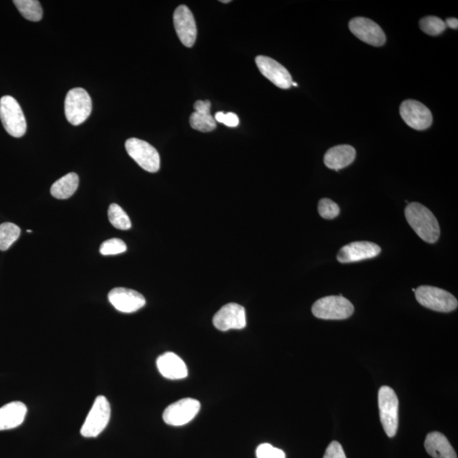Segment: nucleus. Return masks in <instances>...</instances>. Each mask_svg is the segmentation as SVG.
Here are the masks:
<instances>
[{
  "label": "nucleus",
  "instance_id": "nucleus-27",
  "mask_svg": "<svg viewBox=\"0 0 458 458\" xmlns=\"http://www.w3.org/2000/svg\"><path fill=\"white\" fill-rule=\"evenodd\" d=\"M340 209L335 201L324 198L319 202V213L324 219L332 220L340 215Z\"/></svg>",
  "mask_w": 458,
  "mask_h": 458
},
{
  "label": "nucleus",
  "instance_id": "nucleus-19",
  "mask_svg": "<svg viewBox=\"0 0 458 458\" xmlns=\"http://www.w3.org/2000/svg\"><path fill=\"white\" fill-rule=\"evenodd\" d=\"M27 406L23 402L13 401L0 408V431L15 429L25 420Z\"/></svg>",
  "mask_w": 458,
  "mask_h": 458
},
{
  "label": "nucleus",
  "instance_id": "nucleus-12",
  "mask_svg": "<svg viewBox=\"0 0 458 458\" xmlns=\"http://www.w3.org/2000/svg\"><path fill=\"white\" fill-rule=\"evenodd\" d=\"M349 28L355 36L367 45L379 47L387 42V37L378 24L365 17H356L350 21Z\"/></svg>",
  "mask_w": 458,
  "mask_h": 458
},
{
  "label": "nucleus",
  "instance_id": "nucleus-31",
  "mask_svg": "<svg viewBox=\"0 0 458 458\" xmlns=\"http://www.w3.org/2000/svg\"><path fill=\"white\" fill-rule=\"evenodd\" d=\"M324 458H346L344 449L338 442L329 444Z\"/></svg>",
  "mask_w": 458,
  "mask_h": 458
},
{
  "label": "nucleus",
  "instance_id": "nucleus-28",
  "mask_svg": "<svg viewBox=\"0 0 458 458\" xmlns=\"http://www.w3.org/2000/svg\"><path fill=\"white\" fill-rule=\"evenodd\" d=\"M127 251L126 244L120 239H110L102 243L100 252L103 256H114Z\"/></svg>",
  "mask_w": 458,
  "mask_h": 458
},
{
  "label": "nucleus",
  "instance_id": "nucleus-24",
  "mask_svg": "<svg viewBox=\"0 0 458 458\" xmlns=\"http://www.w3.org/2000/svg\"><path fill=\"white\" fill-rule=\"evenodd\" d=\"M108 217L111 224L115 229L127 230L131 229L132 224L130 217L118 204H111L108 210Z\"/></svg>",
  "mask_w": 458,
  "mask_h": 458
},
{
  "label": "nucleus",
  "instance_id": "nucleus-1",
  "mask_svg": "<svg viewBox=\"0 0 458 458\" xmlns=\"http://www.w3.org/2000/svg\"><path fill=\"white\" fill-rule=\"evenodd\" d=\"M405 217L414 232L423 241L430 244L437 242L440 234V225L430 209L420 203H410L405 209Z\"/></svg>",
  "mask_w": 458,
  "mask_h": 458
},
{
  "label": "nucleus",
  "instance_id": "nucleus-29",
  "mask_svg": "<svg viewBox=\"0 0 458 458\" xmlns=\"http://www.w3.org/2000/svg\"><path fill=\"white\" fill-rule=\"evenodd\" d=\"M258 458H285V453L280 449L273 447L272 445L265 443L260 445L256 449Z\"/></svg>",
  "mask_w": 458,
  "mask_h": 458
},
{
  "label": "nucleus",
  "instance_id": "nucleus-18",
  "mask_svg": "<svg viewBox=\"0 0 458 458\" xmlns=\"http://www.w3.org/2000/svg\"><path fill=\"white\" fill-rule=\"evenodd\" d=\"M356 158V149L348 144L337 145L329 149L324 156V164L328 168L339 171L350 166Z\"/></svg>",
  "mask_w": 458,
  "mask_h": 458
},
{
  "label": "nucleus",
  "instance_id": "nucleus-20",
  "mask_svg": "<svg viewBox=\"0 0 458 458\" xmlns=\"http://www.w3.org/2000/svg\"><path fill=\"white\" fill-rule=\"evenodd\" d=\"M425 447L426 452L434 458H457L454 449L446 436L440 432L428 434Z\"/></svg>",
  "mask_w": 458,
  "mask_h": 458
},
{
  "label": "nucleus",
  "instance_id": "nucleus-17",
  "mask_svg": "<svg viewBox=\"0 0 458 458\" xmlns=\"http://www.w3.org/2000/svg\"><path fill=\"white\" fill-rule=\"evenodd\" d=\"M160 374L166 379H182L188 376V368L181 357L173 353H166L157 358Z\"/></svg>",
  "mask_w": 458,
  "mask_h": 458
},
{
  "label": "nucleus",
  "instance_id": "nucleus-9",
  "mask_svg": "<svg viewBox=\"0 0 458 458\" xmlns=\"http://www.w3.org/2000/svg\"><path fill=\"white\" fill-rule=\"evenodd\" d=\"M199 401L193 398H184L166 408L164 413V420L166 425L183 426L194 419L200 412Z\"/></svg>",
  "mask_w": 458,
  "mask_h": 458
},
{
  "label": "nucleus",
  "instance_id": "nucleus-15",
  "mask_svg": "<svg viewBox=\"0 0 458 458\" xmlns=\"http://www.w3.org/2000/svg\"><path fill=\"white\" fill-rule=\"evenodd\" d=\"M381 253V248L375 243L356 241L341 248L337 255L340 263H353L376 258Z\"/></svg>",
  "mask_w": 458,
  "mask_h": 458
},
{
  "label": "nucleus",
  "instance_id": "nucleus-34",
  "mask_svg": "<svg viewBox=\"0 0 458 458\" xmlns=\"http://www.w3.org/2000/svg\"><path fill=\"white\" fill-rule=\"evenodd\" d=\"M221 2L224 3V4H225V3L227 4V3H230L231 1H230V0H222Z\"/></svg>",
  "mask_w": 458,
  "mask_h": 458
},
{
  "label": "nucleus",
  "instance_id": "nucleus-32",
  "mask_svg": "<svg viewBox=\"0 0 458 458\" xmlns=\"http://www.w3.org/2000/svg\"><path fill=\"white\" fill-rule=\"evenodd\" d=\"M211 105V102L209 101H198L195 103L194 108L196 113L207 115L211 114L210 113Z\"/></svg>",
  "mask_w": 458,
  "mask_h": 458
},
{
  "label": "nucleus",
  "instance_id": "nucleus-26",
  "mask_svg": "<svg viewBox=\"0 0 458 458\" xmlns=\"http://www.w3.org/2000/svg\"><path fill=\"white\" fill-rule=\"evenodd\" d=\"M420 28L423 33L430 36H437L447 28L446 23L439 17L426 16L420 21Z\"/></svg>",
  "mask_w": 458,
  "mask_h": 458
},
{
  "label": "nucleus",
  "instance_id": "nucleus-11",
  "mask_svg": "<svg viewBox=\"0 0 458 458\" xmlns=\"http://www.w3.org/2000/svg\"><path fill=\"white\" fill-rule=\"evenodd\" d=\"M213 324L220 331L242 329L246 326L245 307L237 303H229L222 307L213 318Z\"/></svg>",
  "mask_w": 458,
  "mask_h": 458
},
{
  "label": "nucleus",
  "instance_id": "nucleus-35",
  "mask_svg": "<svg viewBox=\"0 0 458 458\" xmlns=\"http://www.w3.org/2000/svg\"><path fill=\"white\" fill-rule=\"evenodd\" d=\"M292 85H293V86H294V87H297V86H298V84H297V83H294V82H293V83H292Z\"/></svg>",
  "mask_w": 458,
  "mask_h": 458
},
{
  "label": "nucleus",
  "instance_id": "nucleus-33",
  "mask_svg": "<svg viewBox=\"0 0 458 458\" xmlns=\"http://www.w3.org/2000/svg\"><path fill=\"white\" fill-rule=\"evenodd\" d=\"M446 25L452 29H457L458 20L457 18H447L446 21Z\"/></svg>",
  "mask_w": 458,
  "mask_h": 458
},
{
  "label": "nucleus",
  "instance_id": "nucleus-22",
  "mask_svg": "<svg viewBox=\"0 0 458 458\" xmlns=\"http://www.w3.org/2000/svg\"><path fill=\"white\" fill-rule=\"evenodd\" d=\"M15 6L25 19L40 21L42 17V8L37 0H15Z\"/></svg>",
  "mask_w": 458,
  "mask_h": 458
},
{
  "label": "nucleus",
  "instance_id": "nucleus-10",
  "mask_svg": "<svg viewBox=\"0 0 458 458\" xmlns=\"http://www.w3.org/2000/svg\"><path fill=\"white\" fill-rule=\"evenodd\" d=\"M400 114L408 126L415 130H425L433 122L430 109L417 101L408 100L402 102L400 106Z\"/></svg>",
  "mask_w": 458,
  "mask_h": 458
},
{
  "label": "nucleus",
  "instance_id": "nucleus-25",
  "mask_svg": "<svg viewBox=\"0 0 458 458\" xmlns=\"http://www.w3.org/2000/svg\"><path fill=\"white\" fill-rule=\"evenodd\" d=\"M190 122L192 128L200 132H212L217 128L216 120L211 114L194 113L190 115Z\"/></svg>",
  "mask_w": 458,
  "mask_h": 458
},
{
  "label": "nucleus",
  "instance_id": "nucleus-14",
  "mask_svg": "<svg viewBox=\"0 0 458 458\" xmlns=\"http://www.w3.org/2000/svg\"><path fill=\"white\" fill-rule=\"evenodd\" d=\"M173 23L179 40L184 46L191 48L197 38V27L194 15L186 6H178L174 11Z\"/></svg>",
  "mask_w": 458,
  "mask_h": 458
},
{
  "label": "nucleus",
  "instance_id": "nucleus-13",
  "mask_svg": "<svg viewBox=\"0 0 458 458\" xmlns=\"http://www.w3.org/2000/svg\"><path fill=\"white\" fill-rule=\"evenodd\" d=\"M256 63L261 74L271 81L277 87L288 89L292 86V76L289 71L275 59L264 57V55H259L256 58Z\"/></svg>",
  "mask_w": 458,
  "mask_h": 458
},
{
  "label": "nucleus",
  "instance_id": "nucleus-6",
  "mask_svg": "<svg viewBox=\"0 0 458 458\" xmlns=\"http://www.w3.org/2000/svg\"><path fill=\"white\" fill-rule=\"evenodd\" d=\"M92 113V100L82 88H75L67 93L65 101V114L71 125L79 126L88 118Z\"/></svg>",
  "mask_w": 458,
  "mask_h": 458
},
{
  "label": "nucleus",
  "instance_id": "nucleus-21",
  "mask_svg": "<svg viewBox=\"0 0 458 458\" xmlns=\"http://www.w3.org/2000/svg\"><path fill=\"white\" fill-rule=\"evenodd\" d=\"M79 185V178L74 173H70L66 176L58 179L51 186L50 193L55 198L67 200L74 195Z\"/></svg>",
  "mask_w": 458,
  "mask_h": 458
},
{
  "label": "nucleus",
  "instance_id": "nucleus-4",
  "mask_svg": "<svg viewBox=\"0 0 458 458\" xmlns=\"http://www.w3.org/2000/svg\"><path fill=\"white\" fill-rule=\"evenodd\" d=\"M420 305L439 312H451L457 309L458 302L448 291L433 286L423 285L415 290Z\"/></svg>",
  "mask_w": 458,
  "mask_h": 458
},
{
  "label": "nucleus",
  "instance_id": "nucleus-3",
  "mask_svg": "<svg viewBox=\"0 0 458 458\" xmlns=\"http://www.w3.org/2000/svg\"><path fill=\"white\" fill-rule=\"evenodd\" d=\"M316 318L324 320H345L354 314V306L342 295L321 298L311 307Z\"/></svg>",
  "mask_w": 458,
  "mask_h": 458
},
{
  "label": "nucleus",
  "instance_id": "nucleus-30",
  "mask_svg": "<svg viewBox=\"0 0 458 458\" xmlns=\"http://www.w3.org/2000/svg\"><path fill=\"white\" fill-rule=\"evenodd\" d=\"M216 121L220 123H224V125L229 127H235L239 125V119L236 114L233 113H224L222 111L217 113L215 115Z\"/></svg>",
  "mask_w": 458,
  "mask_h": 458
},
{
  "label": "nucleus",
  "instance_id": "nucleus-5",
  "mask_svg": "<svg viewBox=\"0 0 458 458\" xmlns=\"http://www.w3.org/2000/svg\"><path fill=\"white\" fill-rule=\"evenodd\" d=\"M0 119L4 130L15 138H21L27 132V122L23 111L19 103L11 96L0 98Z\"/></svg>",
  "mask_w": 458,
  "mask_h": 458
},
{
  "label": "nucleus",
  "instance_id": "nucleus-36",
  "mask_svg": "<svg viewBox=\"0 0 458 458\" xmlns=\"http://www.w3.org/2000/svg\"><path fill=\"white\" fill-rule=\"evenodd\" d=\"M27 232H28V233H32V232H33V231H32V230H28V231H27Z\"/></svg>",
  "mask_w": 458,
  "mask_h": 458
},
{
  "label": "nucleus",
  "instance_id": "nucleus-16",
  "mask_svg": "<svg viewBox=\"0 0 458 458\" xmlns=\"http://www.w3.org/2000/svg\"><path fill=\"white\" fill-rule=\"evenodd\" d=\"M108 299L115 309L124 314H132L139 311L147 303L143 295L138 291L126 288L111 290Z\"/></svg>",
  "mask_w": 458,
  "mask_h": 458
},
{
  "label": "nucleus",
  "instance_id": "nucleus-2",
  "mask_svg": "<svg viewBox=\"0 0 458 458\" xmlns=\"http://www.w3.org/2000/svg\"><path fill=\"white\" fill-rule=\"evenodd\" d=\"M379 408L385 433L392 438L396 435L399 425V400L391 387H382L379 389Z\"/></svg>",
  "mask_w": 458,
  "mask_h": 458
},
{
  "label": "nucleus",
  "instance_id": "nucleus-8",
  "mask_svg": "<svg viewBox=\"0 0 458 458\" xmlns=\"http://www.w3.org/2000/svg\"><path fill=\"white\" fill-rule=\"evenodd\" d=\"M125 147L128 155L140 168L152 173L159 171L161 166L159 153L147 141L132 138L126 141Z\"/></svg>",
  "mask_w": 458,
  "mask_h": 458
},
{
  "label": "nucleus",
  "instance_id": "nucleus-7",
  "mask_svg": "<svg viewBox=\"0 0 458 458\" xmlns=\"http://www.w3.org/2000/svg\"><path fill=\"white\" fill-rule=\"evenodd\" d=\"M110 418V405L106 397H96L92 408L81 429L84 437L94 438L100 435L108 425Z\"/></svg>",
  "mask_w": 458,
  "mask_h": 458
},
{
  "label": "nucleus",
  "instance_id": "nucleus-23",
  "mask_svg": "<svg viewBox=\"0 0 458 458\" xmlns=\"http://www.w3.org/2000/svg\"><path fill=\"white\" fill-rule=\"evenodd\" d=\"M21 229L11 222L0 225V251H7L19 239Z\"/></svg>",
  "mask_w": 458,
  "mask_h": 458
}]
</instances>
